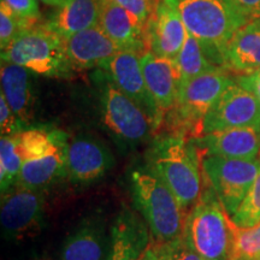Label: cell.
I'll use <instances>...</instances> for the list:
<instances>
[{
    "instance_id": "6da1fadb",
    "label": "cell",
    "mask_w": 260,
    "mask_h": 260,
    "mask_svg": "<svg viewBox=\"0 0 260 260\" xmlns=\"http://www.w3.org/2000/svg\"><path fill=\"white\" fill-rule=\"evenodd\" d=\"M199 40L210 61L224 69L226 45L252 21L237 0H165Z\"/></svg>"
},
{
    "instance_id": "7a4b0ae2",
    "label": "cell",
    "mask_w": 260,
    "mask_h": 260,
    "mask_svg": "<svg viewBox=\"0 0 260 260\" xmlns=\"http://www.w3.org/2000/svg\"><path fill=\"white\" fill-rule=\"evenodd\" d=\"M232 216L216 191L203 190L200 199L184 218L182 236L205 260H229L234 241Z\"/></svg>"
},
{
    "instance_id": "3957f363",
    "label": "cell",
    "mask_w": 260,
    "mask_h": 260,
    "mask_svg": "<svg viewBox=\"0 0 260 260\" xmlns=\"http://www.w3.org/2000/svg\"><path fill=\"white\" fill-rule=\"evenodd\" d=\"M149 169L176 195L183 210L193 207L203 194V178L193 144L183 136L169 135L151 151Z\"/></svg>"
},
{
    "instance_id": "277c9868",
    "label": "cell",
    "mask_w": 260,
    "mask_h": 260,
    "mask_svg": "<svg viewBox=\"0 0 260 260\" xmlns=\"http://www.w3.org/2000/svg\"><path fill=\"white\" fill-rule=\"evenodd\" d=\"M135 206L142 213L157 241L169 242L182 235L183 207L161 178L151 169L132 172Z\"/></svg>"
},
{
    "instance_id": "5b68a950",
    "label": "cell",
    "mask_w": 260,
    "mask_h": 260,
    "mask_svg": "<svg viewBox=\"0 0 260 260\" xmlns=\"http://www.w3.org/2000/svg\"><path fill=\"white\" fill-rule=\"evenodd\" d=\"M236 81L225 69L205 73L181 83L176 105L170 110L168 123L175 136H203L205 116L218 98Z\"/></svg>"
},
{
    "instance_id": "8992f818",
    "label": "cell",
    "mask_w": 260,
    "mask_h": 260,
    "mask_svg": "<svg viewBox=\"0 0 260 260\" xmlns=\"http://www.w3.org/2000/svg\"><path fill=\"white\" fill-rule=\"evenodd\" d=\"M2 63L17 64L47 77H70L71 69L65 52L64 39L46 23H39L22 31L5 50Z\"/></svg>"
},
{
    "instance_id": "52a82bcc",
    "label": "cell",
    "mask_w": 260,
    "mask_h": 260,
    "mask_svg": "<svg viewBox=\"0 0 260 260\" xmlns=\"http://www.w3.org/2000/svg\"><path fill=\"white\" fill-rule=\"evenodd\" d=\"M203 175L210 182L226 212L233 216L251 189L260 171V160L209 155L201 161Z\"/></svg>"
},
{
    "instance_id": "ba28073f",
    "label": "cell",
    "mask_w": 260,
    "mask_h": 260,
    "mask_svg": "<svg viewBox=\"0 0 260 260\" xmlns=\"http://www.w3.org/2000/svg\"><path fill=\"white\" fill-rule=\"evenodd\" d=\"M100 104L104 125L119 141L130 145L140 144L155 132L153 123L144 110L112 81L104 84Z\"/></svg>"
},
{
    "instance_id": "9c48e42d",
    "label": "cell",
    "mask_w": 260,
    "mask_h": 260,
    "mask_svg": "<svg viewBox=\"0 0 260 260\" xmlns=\"http://www.w3.org/2000/svg\"><path fill=\"white\" fill-rule=\"evenodd\" d=\"M45 198L41 190L17 184L2 194L0 222L8 240L27 239L40 232L45 217Z\"/></svg>"
},
{
    "instance_id": "30bf717a",
    "label": "cell",
    "mask_w": 260,
    "mask_h": 260,
    "mask_svg": "<svg viewBox=\"0 0 260 260\" xmlns=\"http://www.w3.org/2000/svg\"><path fill=\"white\" fill-rule=\"evenodd\" d=\"M141 56L133 51H119L100 64L111 81L149 117L155 132L164 123V112L149 92L141 67Z\"/></svg>"
},
{
    "instance_id": "8fae6325",
    "label": "cell",
    "mask_w": 260,
    "mask_h": 260,
    "mask_svg": "<svg viewBox=\"0 0 260 260\" xmlns=\"http://www.w3.org/2000/svg\"><path fill=\"white\" fill-rule=\"evenodd\" d=\"M233 128H252L260 132L259 100L237 82L218 98L205 116L203 135Z\"/></svg>"
},
{
    "instance_id": "7c38bea8",
    "label": "cell",
    "mask_w": 260,
    "mask_h": 260,
    "mask_svg": "<svg viewBox=\"0 0 260 260\" xmlns=\"http://www.w3.org/2000/svg\"><path fill=\"white\" fill-rule=\"evenodd\" d=\"M99 25L121 51L142 56L148 50L147 27L113 0H99Z\"/></svg>"
},
{
    "instance_id": "4fadbf2b",
    "label": "cell",
    "mask_w": 260,
    "mask_h": 260,
    "mask_svg": "<svg viewBox=\"0 0 260 260\" xmlns=\"http://www.w3.org/2000/svg\"><path fill=\"white\" fill-rule=\"evenodd\" d=\"M113 165L111 152L99 140L80 136L68 147V177L79 184L90 183L103 177Z\"/></svg>"
},
{
    "instance_id": "5bb4252c",
    "label": "cell",
    "mask_w": 260,
    "mask_h": 260,
    "mask_svg": "<svg viewBox=\"0 0 260 260\" xmlns=\"http://www.w3.org/2000/svg\"><path fill=\"white\" fill-rule=\"evenodd\" d=\"M186 38L187 29L183 21L165 0L161 2L147 23L149 51L161 58L176 60Z\"/></svg>"
},
{
    "instance_id": "9a60e30c",
    "label": "cell",
    "mask_w": 260,
    "mask_h": 260,
    "mask_svg": "<svg viewBox=\"0 0 260 260\" xmlns=\"http://www.w3.org/2000/svg\"><path fill=\"white\" fill-rule=\"evenodd\" d=\"M64 44L68 60L74 71L100 67L103 61L121 51L99 24L65 39Z\"/></svg>"
},
{
    "instance_id": "2e32d148",
    "label": "cell",
    "mask_w": 260,
    "mask_h": 260,
    "mask_svg": "<svg viewBox=\"0 0 260 260\" xmlns=\"http://www.w3.org/2000/svg\"><path fill=\"white\" fill-rule=\"evenodd\" d=\"M140 59L149 92L161 111L169 112L176 105L182 83L176 60L161 58L152 51L145 52Z\"/></svg>"
},
{
    "instance_id": "e0dca14e",
    "label": "cell",
    "mask_w": 260,
    "mask_h": 260,
    "mask_svg": "<svg viewBox=\"0 0 260 260\" xmlns=\"http://www.w3.org/2000/svg\"><path fill=\"white\" fill-rule=\"evenodd\" d=\"M209 155L255 160L260 153V132L252 128H233L205 134L193 140Z\"/></svg>"
},
{
    "instance_id": "ac0fdd59",
    "label": "cell",
    "mask_w": 260,
    "mask_h": 260,
    "mask_svg": "<svg viewBox=\"0 0 260 260\" xmlns=\"http://www.w3.org/2000/svg\"><path fill=\"white\" fill-rule=\"evenodd\" d=\"M224 69L236 75L260 70V19H252L234 35L224 52Z\"/></svg>"
},
{
    "instance_id": "d6986e66",
    "label": "cell",
    "mask_w": 260,
    "mask_h": 260,
    "mask_svg": "<svg viewBox=\"0 0 260 260\" xmlns=\"http://www.w3.org/2000/svg\"><path fill=\"white\" fill-rule=\"evenodd\" d=\"M2 93L23 125H28L34 117V92L30 70L17 64L2 63L0 69Z\"/></svg>"
},
{
    "instance_id": "ffe728a7",
    "label": "cell",
    "mask_w": 260,
    "mask_h": 260,
    "mask_svg": "<svg viewBox=\"0 0 260 260\" xmlns=\"http://www.w3.org/2000/svg\"><path fill=\"white\" fill-rule=\"evenodd\" d=\"M68 147L65 141L50 153L23 162L18 184L35 190H42L52 183L68 176Z\"/></svg>"
},
{
    "instance_id": "44dd1931",
    "label": "cell",
    "mask_w": 260,
    "mask_h": 260,
    "mask_svg": "<svg viewBox=\"0 0 260 260\" xmlns=\"http://www.w3.org/2000/svg\"><path fill=\"white\" fill-rule=\"evenodd\" d=\"M47 24L64 40L98 25L99 0H71L69 4L59 8Z\"/></svg>"
},
{
    "instance_id": "7402d4cb",
    "label": "cell",
    "mask_w": 260,
    "mask_h": 260,
    "mask_svg": "<svg viewBox=\"0 0 260 260\" xmlns=\"http://www.w3.org/2000/svg\"><path fill=\"white\" fill-rule=\"evenodd\" d=\"M145 230L129 213L119 214L112 226L111 248L107 260H140L146 248Z\"/></svg>"
},
{
    "instance_id": "603a6c76",
    "label": "cell",
    "mask_w": 260,
    "mask_h": 260,
    "mask_svg": "<svg viewBox=\"0 0 260 260\" xmlns=\"http://www.w3.org/2000/svg\"><path fill=\"white\" fill-rule=\"evenodd\" d=\"M103 233L95 225L84 224L65 240L60 260H103Z\"/></svg>"
},
{
    "instance_id": "cb8c5ba5",
    "label": "cell",
    "mask_w": 260,
    "mask_h": 260,
    "mask_svg": "<svg viewBox=\"0 0 260 260\" xmlns=\"http://www.w3.org/2000/svg\"><path fill=\"white\" fill-rule=\"evenodd\" d=\"M12 136L23 161L44 157L60 144L68 141L67 135L61 130L47 128L24 129Z\"/></svg>"
},
{
    "instance_id": "d4e9b609",
    "label": "cell",
    "mask_w": 260,
    "mask_h": 260,
    "mask_svg": "<svg viewBox=\"0 0 260 260\" xmlns=\"http://www.w3.org/2000/svg\"><path fill=\"white\" fill-rule=\"evenodd\" d=\"M176 63L178 69H180L182 82L194 79V77L205 73L220 69V68L211 63L209 58L205 54L199 40L193 37L188 30L183 47H182L180 54L176 58Z\"/></svg>"
},
{
    "instance_id": "484cf974",
    "label": "cell",
    "mask_w": 260,
    "mask_h": 260,
    "mask_svg": "<svg viewBox=\"0 0 260 260\" xmlns=\"http://www.w3.org/2000/svg\"><path fill=\"white\" fill-rule=\"evenodd\" d=\"M23 159L18 153L14 136L0 139V188L2 194L17 186Z\"/></svg>"
},
{
    "instance_id": "4316f807",
    "label": "cell",
    "mask_w": 260,
    "mask_h": 260,
    "mask_svg": "<svg viewBox=\"0 0 260 260\" xmlns=\"http://www.w3.org/2000/svg\"><path fill=\"white\" fill-rule=\"evenodd\" d=\"M260 256V223L252 228L235 224L234 241L229 260H255Z\"/></svg>"
},
{
    "instance_id": "83f0119b",
    "label": "cell",
    "mask_w": 260,
    "mask_h": 260,
    "mask_svg": "<svg viewBox=\"0 0 260 260\" xmlns=\"http://www.w3.org/2000/svg\"><path fill=\"white\" fill-rule=\"evenodd\" d=\"M232 219L240 228H252L260 223V171Z\"/></svg>"
},
{
    "instance_id": "f1b7e54d",
    "label": "cell",
    "mask_w": 260,
    "mask_h": 260,
    "mask_svg": "<svg viewBox=\"0 0 260 260\" xmlns=\"http://www.w3.org/2000/svg\"><path fill=\"white\" fill-rule=\"evenodd\" d=\"M37 24L28 23L18 18L5 3H0V47L2 51L15 40L22 31L28 30Z\"/></svg>"
},
{
    "instance_id": "f546056e",
    "label": "cell",
    "mask_w": 260,
    "mask_h": 260,
    "mask_svg": "<svg viewBox=\"0 0 260 260\" xmlns=\"http://www.w3.org/2000/svg\"><path fill=\"white\" fill-rule=\"evenodd\" d=\"M159 249L167 260H205L186 242L183 236L169 242H159Z\"/></svg>"
},
{
    "instance_id": "4dcf8cb0",
    "label": "cell",
    "mask_w": 260,
    "mask_h": 260,
    "mask_svg": "<svg viewBox=\"0 0 260 260\" xmlns=\"http://www.w3.org/2000/svg\"><path fill=\"white\" fill-rule=\"evenodd\" d=\"M113 2L135 15L147 27L149 19L153 17L159 4L164 0H113Z\"/></svg>"
},
{
    "instance_id": "1f68e13d",
    "label": "cell",
    "mask_w": 260,
    "mask_h": 260,
    "mask_svg": "<svg viewBox=\"0 0 260 260\" xmlns=\"http://www.w3.org/2000/svg\"><path fill=\"white\" fill-rule=\"evenodd\" d=\"M23 123L9 105L5 95L0 93V130L2 136H12L21 133Z\"/></svg>"
},
{
    "instance_id": "d6a6232c",
    "label": "cell",
    "mask_w": 260,
    "mask_h": 260,
    "mask_svg": "<svg viewBox=\"0 0 260 260\" xmlns=\"http://www.w3.org/2000/svg\"><path fill=\"white\" fill-rule=\"evenodd\" d=\"M18 18L31 24L40 23V9L38 0H2Z\"/></svg>"
},
{
    "instance_id": "836d02e7",
    "label": "cell",
    "mask_w": 260,
    "mask_h": 260,
    "mask_svg": "<svg viewBox=\"0 0 260 260\" xmlns=\"http://www.w3.org/2000/svg\"><path fill=\"white\" fill-rule=\"evenodd\" d=\"M236 82L248 92H251L260 103V70L252 74L240 75L236 79Z\"/></svg>"
},
{
    "instance_id": "e575fe53",
    "label": "cell",
    "mask_w": 260,
    "mask_h": 260,
    "mask_svg": "<svg viewBox=\"0 0 260 260\" xmlns=\"http://www.w3.org/2000/svg\"><path fill=\"white\" fill-rule=\"evenodd\" d=\"M140 260H167L162 255V253L159 249L158 242L154 243H147L146 248L144 249L141 254V259Z\"/></svg>"
},
{
    "instance_id": "d590c367",
    "label": "cell",
    "mask_w": 260,
    "mask_h": 260,
    "mask_svg": "<svg viewBox=\"0 0 260 260\" xmlns=\"http://www.w3.org/2000/svg\"><path fill=\"white\" fill-rule=\"evenodd\" d=\"M252 19H260V0H237Z\"/></svg>"
},
{
    "instance_id": "8d00e7d4",
    "label": "cell",
    "mask_w": 260,
    "mask_h": 260,
    "mask_svg": "<svg viewBox=\"0 0 260 260\" xmlns=\"http://www.w3.org/2000/svg\"><path fill=\"white\" fill-rule=\"evenodd\" d=\"M44 4L54 6V8H61V6L69 4L71 0H41Z\"/></svg>"
},
{
    "instance_id": "74e56055",
    "label": "cell",
    "mask_w": 260,
    "mask_h": 260,
    "mask_svg": "<svg viewBox=\"0 0 260 260\" xmlns=\"http://www.w3.org/2000/svg\"><path fill=\"white\" fill-rule=\"evenodd\" d=\"M255 260H260V256H259V258H258V259H255Z\"/></svg>"
},
{
    "instance_id": "f35d334b",
    "label": "cell",
    "mask_w": 260,
    "mask_h": 260,
    "mask_svg": "<svg viewBox=\"0 0 260 260\" xmlns=\"http://www.w3.org/2000/svg\"><path fill=\"white\" fill-rule=\"evenodd\" d=\"M259 157H260V153H259ZM259 160H260V158H259Z\"/></svg>"
}]
</instances>
